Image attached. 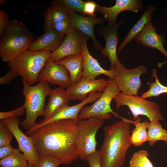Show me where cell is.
<instances>
[{"instance_id":"cell-39","label":"cell","mask_w":167,"mask_h":167,"mask_svg":"<svg viewBox=\"0 0 167 167\" xmlns=\"http://www.w3.org/2000/svg\"><path fill=\"white\" fill-rule=\"evenodd\" d=\"M14 149L11 144L0 147V159L10 155L13 152Z\"/></svg>"},{"instance_id":"cell-34","label":"cell","mask_w":167,"mask_h":167,"mask_svg":"<svg viewBox=\"0 0 167 167\" xmlns=\"http://www.w3.org/2000/svg\"><path fill=\"white\" fill-rule=\"evenodd\" d=\"M25 111L24 108L22 106L11 111L1 112H0V119L2 120L8 118L23 116L24 114Z\"/></svg>"},{"instance_id":"cell-25","label":"cell","mask_w":167,"mask_h":167,"mask_svg":"<svg viewBox=\"0 0 167 167\" xmlns=\"http://www.w3.org/2000/svg\"><path fill=\"white\" fill-rule=\"evenodd\" d=\"M44 15L45 26L69 19V14L63 9L57 6L51 5L49 6Z\"/></svg>"},{"instance_id":"cell-2","label":"cell","mask_w":167,"mask_h":167,"mask_svg":"<svg viewBox=\"0 0 167 167\" xmlns=\"http://www.w3.org/2000/svg\"><path fill=\"white\" fill-rule=\"evenodd\" d=\"M131 120H121L103 128L104 137L98 151L101 167H122L130 141Z\"/></svg>"},{"instance_id":"cell-16","label":"cell","mask_w":167,"mask_h":167,"mask_svg":"<svg viewBox=\"0 0 167 167\" xmlns=\"http://www.w3.org/2000/svg\"><path fill=\"white\" fill-rule=\"evenodd\" d=\"M89 37L83 33L81 53L84 59V68L81 78L83 79L93 80L101 74L113 79V71L112 69L106 70L100 65L97 60L90 54L87 45Z\"/></svg>"},{"instance_id":"cell-19","label":"cell","mask_w":167,"mask_h":167,"mask_svg":"<svg viewBox=\"0 0 167 167\" xmlns=\"http://www.w3.org/2000/svg\"><path fill=\"white\" fill-rule=\"evenodd\" d=\"M45 27V32L33 41L29 50H47L53 52L58 49L62 43L66 35L61 34L56 31L52 25H48Z\"/></svg>"},{"instance_id":"cell-27","label":"cell","mask_w":167,"mask_h":167,"mask_svg":"<svg viewBox=\"0 0 167 167\" xmlns=\"http://www.w3.org/2000/svg\"><path fill=\"white\" fill-rule=\"evenodd\" d=\"M28 161L18 148H14L10 155L0 160L1 167H26Z\"/></svg>"},{"instance_id":"cell-14","label":"cell","mask_w":167,"mask_h":167,"mask_svg":"<svg viewBox=\"0 0 167 167\" xmlns=\"http://www.w3.org/2000/svg\"><path fill=\"white\" fill-rule=\"evenodd\" d=\"M83 33L79 30L72 28L67 34L61 45L52 52L50 58L57 62L63 58L71 55H78L81 53Z\"/></svg>"},{"instance_id":"cell-40","label":"cell","mask_w":167,"mask_h":167,"mask_svg":"<svg viewBox=\"0 0 167 167\" xmlns=\"http://www.w3.org/2000/svg\"><path fill=\"white\" fill-rule=\"evenodd\" d=\"M26 167H36V166L33 165L28 161L27 165Z\"/></svg>"},{"instance_id":"cell-15","label":"cell","mask_w":167,"mask_h":167,"mask_svg":"<svg viewBox=\"0 0 167 167\" xmlns=\"http://www.w3.org/2000/svg\"><path fill=\"white\" fill-rule=\"evenodd\" d=\"M109 80L105 79L93 80L81 79L75 84L66 88L69 101L79 100L81 101L87 97L89 93L102 92L107 85Z\"/></svg>"},{"instance_id":"cell-28","label":"cell","mask_w":167,"mask_h":167,"mask_svg":"<svg viewBox=\"0 0 167 167\" xmlns=\"http://www.w3.org/2000/svg\"><path fill=\"white\" fill-rule=\"evenodd\" d=\"M85 2L81 0H54L51 4L62 8L69 14L78 13L84 15L83 10Z\"/></svg>"},{"instance_id":"cell-10","label":"cell","mask_w":167,"mask_h":167,"mask_svg":"<svg viewBox=\"0 0 167 167\" xmlns=\"http://www.w3.org/2000/svg\"><path fill=\"white\" fill-rule=\"evenodd\" d=\"M12 133L18 145V149L24 155L27 161L37 167L40 159L34 145L32 139L25 134L20 129V122L17 117L8 118L2 120Z\"/></svg>"},{"instance_id":"cell-36","label":"cell","mask_w":167,"mask_h":167,"mask_svg":"<svg viewBox=\"0 0 167 167\" xmlns=\"http://www.w3.org/2000/svg\"><path fill=\"white\" fill-rule=\"evenodd\" d=\"M11 21L8 16L3 10H0V37H1L9 27Z\"/></svg>"},{"instance_id":"cell-30","label":"cell","mask_w":167,"mask_h":167,"mask_svg":"<svg viewBox=\"0 0 167 167\" xmlns=\"http://www.w3.org/2000/svg\"><path fill=\"white\" fill-rule=\"evenodd\" d=\"M147 151L141 150L134 153L130 161L129 167H154L148 158Z\"/></svg>"},{"instance_id":"cell-37","label":"cell","mask_w":167,"mask_h":167,"mask_svg":"<svg viewBox=\"0 0 167 167\" xmlns=\"http://www.w3.org/2000/svg\"><path fill=\"white\" fill-rule=\"evenodd\" d=\"M85 160L89 167H101L98 151L88 155Z\"/></svg>"},{"instance_id":"cell-20","label":"cell","mask_w":167,"mask_h":167,"mask_svg":"<svg viewBox=\"0 0 167 167\" xmlns=\"http://www.w3.org/2000/svg\"><path fill=\"white\" fill-rule=\"evenodd\" d=\"M156 29L151 21L149 22L135 36V41L144 47L159 50L167 59V52L164 47V37L162 35L158 34Z\"/></svg>"},{"instance_id":"cell-6","label":"cell","mask_w":167,"mask_h":167,"mask_svg":"<svg viewBox=\"0 0 167 167\" xmlns=\"http://www.w3.org/2000/svg\"><path fill=\"white\" fill-rule=\"evenodd\" d=\"M109 83L100 97L90 106L82 108L78 115V120L92 117L104 120H108L112 118L111 113L116 117L123 118L114 112L111 107L112 99L121 92V90L113 79L109 78Z\"/></svg>"},{"instance_id":"cell-24","label":"cell","mask_w":167,"mask_h":167,"mask_svg":"<svg viewBox=\"0 0 167 167\" xmlns=\"http://www.w3.org/2000/svg\"><path fill=\"white\" fill-rule=\"evenodd\" d=\"M139 117L135 120H131V123L134 124L135 127L131 131L130 141L132 145L135 146H141L143 143L148 141L147 129L149 122L144 121L141 122Z\"/></svg>"},{"instance_id":"cell-23","label":"cell","mask_w":167,"mask_h":167,"mask_svg":"<svg viewBox=\"0 0 167 167\" xmlns=\"http://www.w3.org/2000/svg\"><path fill=\"white\" fill-rule=\"evenodd\" d=\"M156 9L155 6H148L141 15L139 20L133 25L128 32L118 48L120 52L123 48L131 41L142 30L145 25L151 21L152 12Z\"/></svg>"},{"instance_id":"cell-42","label":"cell","mask_w":167,"mask_h":167,"mask_svg":"<svg viewBox=\"0 0 167 167\" xmlns=\"http://www.w3.org/2000/svg\"><path fill=\"white\" fill-rule=\"evenodd\" d=\"M6 0H0V5H2L5 2Z\"/></svg>"},{"instance_id":"cell-11","label":"cell","mask_w":167,"mask_h":167,"mask_svg":"<svg viewBox=\"0 0 167 167\" xmlns=\"http://www.w3.org/2000/svg\"><path fill=\"white\" fill-rule=\"evenodd\" d=\"M125 22V19H122L113 24H108L101 31L100 34L105 42V46L101 52L104 56L108 57L111 63L110 69L113 68L120 62L117 54L119 39L118 30Z\"/></svg>"},{"instance_id":"cell-8","label":"cell","mask_w":167,"mask_h":167,"mask_svg":"<svg viewBox=\"0 0 167 167\" xmlns=\"http://www.w3.org/2000/svg\"><path fill=\"white\" fill-rule=\"evenodd\" d=\"M104 122V120L92 117L78 121V145L79 158L85 160L89 155L96 151V134Z\"/></svg>"},{"instance_id":"cell-5","label":"cell","mask_w":167,"mask_h":167,"mask_svg":"<svg viewBox=\"0 0 167 167\" xmlns=\"http://www.w3.org/2000/svg\"><path fill=\"white\" fill-rule=\"evenodd\" d=\"M51 53L47 50H28L8 63L7 66L31 85L38 82L39 75L50 57Z\"/></svg>"},{"instance_id":"cell-29","label":"cell","mask_w":167,"mask_h":167,"mask_svg":"<svg viewBox=\"0 0 167 167\" xmlns=\"http://www.w3.org/2000/svg\"><path fill=\"white\" fill-rule=\"evenodd\" d=\"M152 73V77L155 78V82H152L149 85V89L142 94L141 96L145 99L158 96L161 94L167 93V86L163 85L159 81L157 75L156 70L153 68Z\"/></svg>"},{"instance_id":"cell-3","label":"cell","mask_w":167,"mask_h":167,"mask_svg":"<svg viewBox=\"0 0 167 167\" xmlns=\"http://www.w3.org/2000/svg\"><path fill=\"white\" fill-rule=\"evenodd\" d=\"M34 41L32 33L22 21L13 19L0 37V57L8 63L28 50Z\"/></svg>"},{"instance_id":"cell-9","label":"cell","mask_w":167,"mask_h":167,"mask_svg":"<svg viewBox=\"0 0 167 167\" xmlns=\"http://www.w3.org/2000/svg\"><path fill=\"white\" fill-rule=\"evenodd\" d=\"M110 69L113 71L112 79L121 92L132 95H137L141 85L140 76L147 72L146 68L143 65H140L129 69L125 68L121 62Z\"/></svg>"},{"instance_id":"cell-38","label":"cell","mask_w":167,"mask_h":167,"mask_svg":"<svg viewBox=\"0 0 167 167\" xmlns=\"http://www.w3.org/2000/svg\"><path fill=\"white\" fill-rule=\"evenodd\" d=\"M18 76L19 75L16 72L10 69V71L5 75L0 78V84L2 85L9 84L14 79Z\"/></svg>"},{"instance_id":"cell-18","label":"cell","mask_w":167,"mask_h":167,"mask_svg":"<svg viewBox=\"0 0 167 167\" xmlns=\"http://www.w3.org/2000/svg\"><path fill=\"white\" fill-rule=\"evenodd\" d=\"M143 2L139 0H116L115 5L111 7L98 6L96 11L100 12L104 16L108 24L116 23L118 15L122 12L129 11L138 12L143 7Z\"/></svg>"},{"instance_id":"cell-7","label":"cell","mask_w":167,"mask_h":167,"mask_svg":"<svg viewBox=\"0 0 167 167\" xmlns=\"http://www.w3.org/2000/svg\"><path fill=\"white\" fill-rule=\"evenodd\" d=\"M114 99L118 109L122 106L128 107L134 121L140 115L146 116L150 122L164 119L160 105L154 101L146 100L142 96L127 95L121 92Z\"/></svg>"},{"instance_id":"cell-35","label":"cell","mask_w":167,"mask_h":167,"mask_svg":"<svg viewBox=\"0 0 167 167\" xmlns=\"http://www.w3.org/2000/svg\"><path fill=\"white\" fill-rule=\"evenodd\" d=\"M98 6L93 1L85 2L83 10L84 15H87L89 16L96 17V15L95 12Z\"/></svg>"},{"instance_id":"cell-33","label":"cell","mask_w":167,"mask_h":167,"mask_svg":"<svg viewBox=\"0 0 167 167\" xmlns=\"http://www.w3.org/2000/svg\"><path fill=\"white\" fill-rule=\"evenodd\" d=\"M53 28L59 33L66 35L71 30L69 19L58 22L52 24Z\"/></svg>"},{"instance_id":"cell-41","label":"cell","mask_w":167,"mask_h":167,"mask_svg":"<svg viewBox=\"0 0 167 167\" xmlns=\"http://www.w3.org/2000/svg\"><path fill=\"white\" fill-rule=\"evenodd\" d=\"M167 62V60L165 62H164L162 63H158V66L159 67H161L165 63Z\"/></svg>"},{"instance_id":"cell-17","label":"cell","mask_w":167,"mask_h":167,"mask_svg":"<svg viewBox=\"0 0 167 167\" xmlns=\"http://www.w3.org/2000/svg\"><path fill=\"white\" fill-rule=\"evenodd\" d=\"M69 22L72 28L77 29L90 37L93 40L95 49L101 51L103 48L97 40L94 32L95 26L104 22L102 17L85 16L77 13L69 14Z\"/></svg>"},{"instance_id":"cell-21","label":"cell","mask_w":167,"mask_h":167,"mask_svg":"<svg viewBox=\"0 0 167 167\" xmlns=\"http://www.w3.org/2000/svg\"><path fill=\"white\" fill-rule=\"evenodd\" d=\"M49 96L48 101L45 107L43 115L44 119L40 122L49 120L69 104V99L68 94L63 88H56L52 89Z\"/></svg>"},{"instance_id":"cell-12","label":"cell","mask_w":167,"mask_h":167,"mask_svg":"<svg viewBox=\"0 0 167 167\" xmlns=\"http://www.w3.org/2000/svg\"><path fill=\"white\" fill-rule=\"evenodd\" d=\"M67 71L64 66L54 62L50 57L39 75L38 82L50 83L67 88L71 86Z\"/></svg>"},{"instance_id":"cell-22","label":"cell","mask_w":167,"mask_h":167,"mask_svg":"<svg viewBox=\"0 0 167 167\" xmlns=\"http://www.w3.org/2000/svg\"><path fill=\"white\" fill-rule=\"evenodd\" d=\"M56 62L63 66L69 71L71 86L81 79L84 68V59L82 54L69 56Z\"/></svg>"},{"instance_id":"cell-4","label":"cell","mask_w":167,"mask_h":167,"mask_svg":"<svg viewBox=\"0 0 167 167\" xmlns=\"http://www.w3.org/2000/svg\"><path fill=\"white\" fill-rule=\"evenodd\" d=\"M22 81V94L25 97L23 106L25 109L26 116L19 125L27 131L36 124L38 117L43 116L45 107V99L49 95L52 89L48 83L39 82L35 86H31L24 80Z\"/></svg>"},{"instance_id":"cell-32","label":"cell","mask_w":167,"mask_h":167,"mask_svg":"<svg viewBox=\"0 0 167 167\" xmlns=\"http://www.w3.org/2000/svg\"><path fill=\"white\" fill-rule=\"evenodd\" d=\"M40 162L37 167H58L61 164L56 158L50 156L39 157Z\"/></svg>"},{"instance_id":"cell-26","label":"cell","mask_w":167,"mask_h":167,"mask_svg":"<svg viewBox=\"0 0 167 167\" xmlns=\"http://www.w3.org/2000/svg\"><path fill=\"white\" fill-rule=\"evenodd\" d=\"M149 144L152 146L158 141H165L167 138V130L164 129L159 121L149 122L148 126Z\"/></svg>"},{"instance_id":"cell-31","label":"cell","mask_w":167,"mask_h":167,"mask_svg":"<svg viewBox=\"0 0 167 167\" xmlns=\"http://www.w3.org/2000/svg\"><path fill=\"white\" fill-rule=\"evenodd\" d=\"M13 135L2 120L0 121V147L11 144Z\"/></svg>"},{"instance_id":"cell-13","label":"cell","mask_w":167,"mask_h":167,"mask_svg":"<svg viewBox=\"0 0 167 167\" xmlns=\"http://www.w3.org/2000/svg\"><path fill=\"white\" fill-rule=\"evenodd\" d=\"M101 94V92L90 93L85 100L79 103L71 106H67L57 112L49 120L36 123L34 126L27 131L26 134L29 135L41 126L55 121L67 119L78 120V115L82 108L88 103L95 102L100 97Z\"/></svg>"},{"instance_id":"cell-43","label":"cell","mask_w":167,"mask_h":167,"mask_svg":"<svg viewBox=\"0 0 167 167\" xmlns=\"http://www.w3.org/2000/svg\"><path fill=\"white\" fill-rule=\"evenodd\" d=\"M165 142V143H166L167 145V138Z\"/></svg>"},{"instance_id":"cell-1","label":"cell","mask_w":167,"mask_h":167,"mask_svg":"<svg viewBox=\"0 0 167 167\" xmlns=\"http://www.w3.org/2000/svg\"><path fill=\"white\" fill-rule=\"evenodd\" d=\"M78 121L71 119L55 121L41 126L29 135L39 157H54L64 165L79 158Z\"/></svg>"}]
</instances>
